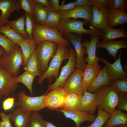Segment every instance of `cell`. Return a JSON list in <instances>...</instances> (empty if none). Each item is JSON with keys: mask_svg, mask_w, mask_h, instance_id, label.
Returning a JSON list of instances; mask_svg holds the SVG:
<instances>
[{"mask_svg": "<svg viewBox=\"0 0 127 127\" xmlns=\"http://www.w3.org/2000/svg\"><path fill=\"white\" fill-rule=\"evenodd\" d=\"M36 45L44 41L53 42L58 44L70 47V43L64 38L57 29H53L44 25H40L35 23L32 32Z\"/></svg>", "mask_w": 127, "mask_h": 127, "instance_id": "cell-1", "label": "cell"}, {"mask_svg": "<svg viewBox=\"0 0 127 127\" xmlns=\"http://www.w3.org/2000/svg\"><path fill=\"white\" fill-rule=\"evenodd\" d=\"M24 59L21 49L16 44L10 52L3 55L0 59V65L11 76L16 77L21 66L24 65Z\"/></svg>", "mask_w": 127, "mask_h": 127, "instance_id": "cell-2", "label": "cell"}, {"mask_svg": "<svg viewBox=\"0 0 127 127\" xmlns=\"http://www.w3.org/2000/svg\"><path fill=\"white\" fill-rule=\"evenodd\" d=\"M87 24L84 21L77 20L71 18H62L59 25L58 29L59 32L62 36L70 32L75 33L78 36H82L84 34L90 36L91 37L96 36H101L103 33L101 30L96 28L87 29L83 26Z\"/></svg>", "mask_w": 127, "mask_h": 127, "instance_id": "cell-3", "label": "cell"}, {"mask_svg": "<svg viewBox=\"0 0 127 127\" xmlns=\"http://www.w3.org/2000/svg\"><path fill=\"white\" fill-rule=\"evenodd\" d=\"M94 93L97 107L109 113L115 109L118 94L110 86L101 87Z\"/></svg>", "mask_w": 127, "mask_h": 127, "instance_id": "cell-4", "label": "cell"}, {"mask_svg": "<svg viewBox=\"0 0 127 127\" xmlns=\"http://www.w3.org/2000/svg\"><path fill=\"white\" fill-rule=\"evenodd\" d=\"M69 49L66 46L58 44L56 53L51 61L47 70L39 77L38 83L42 85L44 80L47 78L50 79L53 76L56 79L59 77L60 66L64 60L68 59Z\"/></svg>", "mask_w": 127, "mask_h": 127, "instance_id": "cell-5", "label": "cell"}, {"mask_svg": "<svg viewBox=\"0 0 127 127\" xmlns=\"http://www.w3.org/2000/svg\"><path fill=\"white\" fill-rule=\"evenodd\" d=\"M58 44L48 41H42L36 46L38 70L41 75L48 69L50 59L55 55Z\"/></svg>", "mask_w": 127, "mask_h": 127, "instance_id": "cell-6", "label": "cell"}, {"mask_svg": "<svg viewBox=\"0 0 127 127\" xmlns=\"http://www.w3.org/2000/svg\"><path fill=\"white\" fill-rule=\"evenodd\" d=\"M48 91V89L46 92L42 95L32 97L27 95L24 91H20L17 94L19 101L16 103V106H20L24 111H39L41 109L46 108L44 99Z\"/></svg>", "mask_w": 127, "mask_h": 127, "instance_id": "cell-7", "label": "cell"}, {"mask_svg": "<svg viewBox=\"0 0 127 127\" xmlns=\"http://www.w3.org/2000/svg\"><path fill=\"white\" fill-rule=\"evenodd\" d=\"M70 54L68 61L62 68L60 75L55 82L50 85L52 79H50L48 88V91L59 87H63L68 79L74 70L76 66V55L75 49L70 47Z\"/></svg>", "mask_w": 127, "mask_h": 127, "instance_id": "cell-8", "label": "cell"}, {"mask_svg": "<svg viewBox=\"0 0 127 127\" xmlns=\"http://www.w3.org/2000/svg\"><path fill=\"white\" fill-rule=\"evenodd\" d=\"M67 94L64 88L61 87L53 89L45 97V107L51 110L62 108Z\"/></svg>", "mask_w": 127, "mask_h": 127, "instance_id": "cell-9", "label": "cell"}, {"mask_svg": "<svg viewBox=\"0 0 127 127\" xmlns=\"http://www.w3.org/2000/svg\"><path fill=\"white\" fill-rule=\"evenodd\" d=\"M65 39L71 43L73 45L76 55V68L83 71L86 64L84 59L86 54L85 49L83 46L81 41V36L72 32L64 35Z\"/></svg>", "mask_w": 127, "mask_h": 127, "instance_id": "cell-10", "label": "cell"}, {"mask_svg": "<svg viewBox=\"0 0 127 127\" xmlns=\"http://www.w3.org/2000/svg\"><path fill=\"white\" fill-rule=\"evenodd\" d=\"M56 11L62 18H73L76 19L78 18H83L87 24L91 23L92 21L93 12L91 5L76 6L70 10Z\"/></svg>", "mask_w": 127, "mask_h": 127, "instance_id": "cell-11", "label": "cell"}, {"mask_svg": "<svg viewBox=\"0 0 127 127\" xmlns=\"http://www.w3.org/2000/svg\"><path fill=\"white\" fill-rule=\"evenodd\" d=\"M16 77L12 76L0 65V97L8 96L16 90L18 86Z\"/></svg>", "mask_w": 127, "mask_h": 127, "instance_id": "cell-12", "label": "cell"}, {"mask_svg": "<svg viewBox=\"0 0 127 127\" xmlns=\"http://www.w3.org/2000/svg\"><path fill=\"white\" fill-rule=\"evenodd\" d=\"M92 7L93 16L92 21L90 23V29L96 28L102 30L109 27L107 16L110 8Z\"/></svg>", "mask_w": 127, "mask_h": 127, "instance_id": "cell-13", "label": "cell"}, {"mask_svg": "<svg viewBox=\"0 0 127 127\" xmlns=\"http://www.w3.org/2000/svg\"><path fill=\"white\" fill-rule=\"evenodd\" d=\"M83 71L75 69L67 80L64 88L67 93L83 95L84 90L82 84Z\"/></svg>", "mask_w": 127, "mask_h": 127, "instance_id": "cell-14", "label": "cell"}, {"mask_svg": "<svg viewBox=\"0 0 127 127\" xmlns=\"http://www.w3.org/2000/svg\"><path fill=\"white\" fill-rule=\"evenodd\" d=\"M122 51H120L118 58L113 64L108 62L104 58L101 57L100 61L106 66L107 71L111 80H122L127 78V72L124 71L121 63V56Z\"/></svg>", "mask_w": 127, "mask_h": 127, "instance_id": "cell-15", "label": "cell"}, {"mask_svg": "<svg viewBox=\"0 0 127 127\" xmlns=\"http://www.w3.org/2000/svg\"><path fill=\"white\" fill-rule=\"evenodd\" d=\"M21 8L19 0H0V27L5 26L11 14L14 11L19 12Z\"/></svg>", "mask_w": 127, "mask_h": 127, "instance_id": "cell-16", "label": "cell"}, {"mask_svg": "<svg viewBox=\"0 0 127 127\" xmlns=\"http://www.w3.org/2000/svg\"><path fill=\"white\" fill-rule=\"evenodd\" d=\"M55 110L62 112L66 118L73 121L76 127H80L81 124L85 121L92 123L96 117L94 115L79 110H71L64 109Z\"/></svg>", "mask_w": 127, "mask_h": 127, "instance_id": "cell-17", "label": "cell"}, {"mask_svg": "<svg viewBox=\"0 0 127 127\" xmlns=\"http://www.w3.org/2000/svg\"><path fill=\"white\" fill-rule=\"evenodd\" d=\"M96 48H103L106 49L109 55L116 60L118 51L121 48H127V40L126 38H123L118 40L99 41L97 44Z\"/></svg>", "mask_w": 127, "mask_h": 127, "instance_id": "cell-18", "label": "cell"}, {"mask_svg": "<svg viewBox=\"0 0 127 127\" xmlns=\"http://www.w3.org/2000/svg\"><path fill=\"white\" fill-rule=\"evenodd\" d=\"M100 38V36H96L91 37L90 42L85 40L82 43L83 46L86 48L85 51L87 56L84 59V62H87V64H91L98 62L100 58L96 55V46Z\"/></svg>", "mask_w": 127, "mask_h": 127, "instance_id": "cell-19", "label": "cell"}, {"mask_svg": "<svg viewBox=\"0 0 127 127\" xmlns=\"http://www.w3.org/2000/svg\"><path fill=\"white\" fill-rule=\"evenodd\" d=\"M110 79L105 65L101 69L98 74L87 88L86 91L94 93L99 88L105 86H111Z\"/></svg>", "mask_w": 127, "mask_h": 127, "instance_id": "cell-20", "label": "cell"}, {"mask_svg": "<svg viewBox=\"0 0 127 127\" xmlns=\"http://www.w3.org/2000/svg\"><path fill=\"white\" fill-rule=\"evenodd\" d=\"M99 62L91 64H86L83 71L82 84L86 91L90 84L98 74L101 69Z\"/></svg>", "mask_w": 127, "mask_h": 127, "instance_id": "cell-21", "label": "cell"}, {"mask_svg": "<svg viewBox=\"0 0 127 127\" xmlns=\"http://www.w3.org/2000/svg\"><path fill=\"white\" fill-rule=\"evenodd\" d=\"M97 107L95 93L85 91L82 96L79 111L94 115Z\"/></svg>", "mask_w": 127, "mask_h": 127, "instance_id": "cell-22", "label": "cell"}, {"mask_svg": "<svg viewBox=\"0 0 127 127\" xmlns=\"http://www.w3.org/2000/svg\"><path fill=\"white\" fill-rule=\"evenodd\" d=\"M32 112L23 111L20 106L13 110L11 113L10 120L14 123V126L16 127H27Z\"/></svg>", "mask_w": 127, "mask_h": 127, "instance_id": "cell-23", "label": "cell"}, {"mask_svg": "<svg viewBox=\"0 0 127 127\" xmlns=\"http://www.w3.org/2000/svg\"><path fill=\"white\" fill-rule=\"evenodd\" d=\"M109 27L123 25L127 22V13L126 12L119 11L110 8L107 16Z\"/></svg>", "mask_w": 127, "mask_h": 127, "instance_id": "cell-24", "label": "cell"}, {"mask_svg": "<svg viewBox=\"0 0 127 127\" xmlns=\"http://www.w3.org/2000/svg\"><path fill=\"white\" fill-rule=\"evenodd\" d=\"M101 31L103 34L100 37L104 41H108L119 38L127 37V30L123 27L118 29H114L108 27Z\"/></svg>", "mask_w": 127, "mask_h": 127, "instance_id": "cell-25", "label": "cell"}, {"mask_svg": "<svg viewBox=\"0 0 127 127\" xmlns=\"http://www.w3.org/2000/svg\"><path fill=\"white\" fill-rule=\"evenodd\" d=\"M21 48L24 59L23 67L26 65L32 53L35 51L36 46L33 37L20 41L17 44Z\"/></svg>", "mask_w": 127, "mask_h": 127, "instance_id": "cell-26", "label": "cell"}, {"mask_svg": "<svg viewBox=\"0 0 127 127\" xmlns=\"http://www.w3.org/2000/svg\"><path fill=\"white\" fill-rule=\"evenodd\" d=\"M82 95L73 93H67L62 109L79 110Z\"/></svg>", "mask_w": 127, "mask_h": 127, "instance_id": "cell-27", "label": "cell"}, {"mask_svg": "<svg viewBox=\"0 0 127 127\" xmlns=\"http://www.w3.org/2000/svg\"><path fill=\"white\" fill-rule=\"evenodd\" d=\"M110 113V117L105 122V125L111 127L120 124L127 125L126 113L115 109Z\"/></svg>", "mask_w": 127, "mask_h": 127, "instance_id": "cell-28", "label": "cell"}, {"mask_svg": "<svg viewBox=\"0 0 127 127\" xmlns=\"http://www.w3.org/2000/svg\"><path fill=\"white\" fill-rule=\"evenodd\" d=\"M6 25L12 28L25 39L29 38L28 35L25 28V18L24 15L16 20H8Z\"/></svg>", "mask_w": 127, "mask_h": 127, "instance_id": "cell-29", "label": "cell"}, {"mask_svg": "<svg viewBox=\"0 0 127 127\" xmlns=\"http://www.w3.org/2000/svg\"><path fill=\"white\" fill-rule=\"evenodd\" d=\"M25 71L32 75L39 77L41 76L38 68V62L37 53L35 50L32 53L26 65L23 67Z\"/></svg>", "mask_w": 127, "mask_h": 127, "instance_id": "cell-30", "label": "cell"}, {"mask_svg": "<svg viewBox=\"0 0 127 127\" xmlns=\"http://www.w3.org/2000/svg\"><path fill=\"white\" fill-rule=\"evenodd\" d=\"M49 10L41 5L36 3L33 16L35 23L40 25H44L47 18Z\"/></svg>", "mask_w": 127, "mask_h": 127, "instance_id": "cell-31", "label": "cell"}, {"mask_svg": "<svg viewBox=\"0 0 127 127\" xmlns=\"http://www.w3.org/2000/svg\"><path fill=\"white\" fill-rule=\"evenodd\" d=\"M0 33L3 34L16 44L25 39L17 33L14 29L6 25L0 27Z\"/></svg>", "mask_w": 127, "mask_h": 127, "instance_id": "cell-32", "label": "cell"}, {"mask_svg": "<svg viewBox=\"0 0 127 127\" xmlns=\"http://www.w3.org/2000/svg\"><path fill=\"white\" fill-rule=\"evenodd\" d=\"M98 113L94 121L90 125L83 127H102L104 124L110 118V113L107 112L98 107Z\"/></svg>", "mask_w": 127, "mask_h": 127, "instance_id": "cell-33", "label": "cell"}, {"mask_svg": "<svg viewBox=\"0 0 127 127\" xmlns=\"http://www.w3.org/2000/svg\"><path fill=\"white\" fill-rule=\"evenodd\" d=\"M62 19L56 11H49L44 25L51 28L58 29Z\"/></svg>", "mask_w": 127, "mask_h": 127, "instance_id": "cell-34", "label": "cell"}, {"mask_svg": "<svg viewBox=\"0 0 127 127\" xmlns=\"http://www.w3.org/2000/svg\"><path fill=\"white\" fill-rule=\"evenodd\" d=\"M35 77L27 72L25 71L16 78V82L24 84L28 89L31 95H33L32 85L34 79Z\"/></svg>", "mask_w": 127, "mask_h": 127, "instance_id": "cell-35", "label": "cell"}, {"mask_svg": "<svg viewBox=\"0 0 127 127\" xmlns=\"http://www.w3.org/2000/svg\"><path fill=\"white\" fill-rule=\"evenodd\" d=\"M27 127H46L42 116L39 111L32 112L30 115Z\"/></svg>", "mask_w": 127, "mask_h": 127, "instance_id": "cell-36", "label": "cell"}, {"mask_svg": "<svg viewBox=\"0 0 127 127\" xmlns=\"http://www.w3.org/2000/svg\"><path fill=\"white\" fill-rule=\"evenodd\" d=\"M110 86L118 93L127 92V78L111 80Z\"/></svg>", "mask_w": 127, "mask_h": 127, "instance_id": "cell-37", "label": "cell"}, {"mask_svg": "<svg viewBox=\"0 0 127 127\" xmlns=\"http://www.w3.org/2000/svg\"><path fill=\"white\" fill-rule=\"evenodd\" d=\"M24 13L26 31L28 35L29 38H32V32L34 25L35 23V18L33 16L30 15L25 12Z\"/></svg>", "mask_w": 127, "mask_h": 127, "instance_id": "cell-38", "label": "cell"}, {"mask_svg": "<svg viewBox=\"0 0 127 127\" xmlns=\"http://www.w3.org/2000/svg\"><path fill=\"white\" fill-rule=\"evenodd\" d=\"M19 2L20 8L24 12L33 16L36 3L33 0H19Z\"/></svg>", "mask_w": 127, "mask_h": 127, "instance_id": "cell-39", "label": "cell"}, {"mask_svg": "<svg viewBox=\"0 0 127 127\" xmlns=\"http://www.w3.org/2000/svg\"><path fill=\"white\" fill-rule=\"evenodd\" d=\"M16 44L0 33V46L4 49L7 54L10 52Z\"/></svg>", "mask_w": 127, "mask_h": 127, "instance_id": "cell-40", "label": "cell"}, {"mask_svg": "<svg viewBox=\"0 0 127 127\" xmlns=\"http://www.w3.org/2000/svg\"><path fill=\"white\" fill-rule=\"evenodd\" d=\"M116 107L121 111H127V92L119 93Z\"/></svg>", "mask_w": 127, "mask_h": 127, "instance_id": "cell-41", "label": "cell"}, {"mask_svg": "<svg viewBox=\"0 0 127 127\" xmlns=\"http://www.w3.org/2000/svg\"><path fill=\"white\" fill-rule=\"evenodd\" d=\"M111 8L115 10L126 12L127 9V0H113Z\"/></svg>", "mask_w": 127, "mask_h": 127, "instance_id": "cell-42", "label": "cell"}, {"mask_svg": "<svg viewBox=\"0 0 127 127\" xmlns=\"http://www.w3.org/2000/svg\"><path fill=\"white\" fill-rule=\"evenodd\" d=\"M113 0H90V5L98 7H112Z\"/></svg>", "mask_w": 127, "mask_h": 127, "instance_id": "cell-43", "label": "cell"}, {"mask_svg": "<svg viewBox=\"0 0 127 127\" xmlns=\"http://www.w3.org/2000/svg\"><path fill=\"white\" fill-rule=\"evenodd\" d=\"M11 114L7 115L4 112L0 111V116L1 121L4 127H14L12 126L10 118Z\"/></svg>", "mask_w": 127, "mask_h": 127, "instance_id": "cell-44", "label": "cell"}, {"mask_svg": "<svg viewBox=\"0 0 127 127\" xmlns=\"http://www.w3.org/2000/svg\"><path fill=\"white\" fill-rule=\"evenodd\" d=\"M14 97H8L6 99L3 103V107L5 111L10 109L13 107L15 101Z\"/></svg>", "mask_w": 127, "mask_h": 127, "instance_id": "cell-45", "label": "cell"}, {"mask_svg": "<svg viewBox=\"0 0 127 127\" xmlns=\"http://www.w3.org/2000/svg\"><path fill=\"white\" fill-rule=\"evenodd\" d=\"M76 7L75 1H72L66 4L60 5L59 7L54 9L55 11H67L71 10Z\"/></svg>", "mask_w": 127, "mask_h": 127, "instance_id": "cell-46", "label": "cell"}, {"mask_svg": "<svg viewBox=\"0 0 127 127\" xmlns=\"http://www.w3.org/2000/svg\"><path fill=\"white\" fill-rule=\"evenodd\" d=\"M36 3L39 4L44 7L49 11H54L49 0H33Z\"/></svg>", "mask_w": 127, "mask_h": 127, "instance_id": "cell-47", "label": "cell"}, {"mask_svg": "<svg viewBox=\"0 0 127 127\" xmlns=\"http://www.w3.org/2000/svg\"><path fill=\"white\" fill-rule=\"evenodd\" d=\"M75 2L76 6L90 5V0H77Z\"/></svg>", "mask_w": 127, "mask_h": 127, "instance_id": "cell-48", "label": "cell"}, {"mask_svg": "<svg viewBox=\"0 0 127 127\" xmlns=\"http://www.w3.org/2000/svg\"><path fill=\"white\" fill-rule=\"evenodd\" d=\"M49 1L51 6L54 8V9L58 8L60 6L59 0H50Z\"/></svg>", "mask_w": 127, "mask_h": 127, "instance_id": "cell-49", "label": "cell"}, {"mask_svg": "<svg viewBox=\"0 0 127 127\" xmlns=\"http://www.w3.org/2000/svg\"><path fill=\"white\" fill-rule=\"evenodd\" d=\"M46 127H57L52 123L44 120Z\"/></svg>", "mask_w": 127, "mask_h": 127, "instance_id": "cell-50", "label": "cell"}, {"mask_svg": "<svg viewBox=\"0 0 127 127\" xmlns=\"http://www.w3.org/2000/svg\"><path fill=\"white\" fill-rule=\"evenodd\" d=\"M6 53V52L5 50L0 46V59L1 56Z\"/></svg>", "mask_w": 127, "mask_h": 127, "instance_id": "cell-51", "label": "cell"}, {"mask_svg": "<svg viewBox=\"0 0 127 127\" xmlns=\"http://www.w3.org/2000/svg\"><path fill=\"white\" fill-rule=\"evenodd\" d=\"M113 127H127V125L125 124H120L114 126Z\"/></svg>", "mask_w": 127, "mask_h": 127, "instance_id": "cell-52", "label": "cell"}, {"mask_svg": "<svg viewBox=\"0 0 127 127\" xmlns=\"http://www.w3.org/2000/svg\"><path fill=\"white\" fill-rule=\"evenodd\" d=\"M0 127H4L1 121L0 120Z\"/></svg>", "mask_w": 127, "mask_h": 127, "instance_id": "cell-53", "label": "cell"}, {"mask_svg": "<svg viewBox=\"0 0 127 127\" xmlns=\"http://www.w3.org/2000/svg\"><path fill=\"white\" fill-rule=\"evenodd\" d=\"M103 127H113L108 126L105 124V125Z\"/></svg>", "mask_w": 127, "mask_h": 127, "instance_id": "cell-54", "label": "cell"}, {"mask_svg": "<svg viewBox=\"0 0 127 127\" xmlns=\"http://www.w3.org/2000/svg\"><path fill=\"white\" fill-rule=\"evenodd\" d=\"M2 97H0V101L2 99Z\"/></svg>", "mask_w": 127, "mask_h": 127, "instance_id": "cell-55", "label": "cell"}]
</instances>
